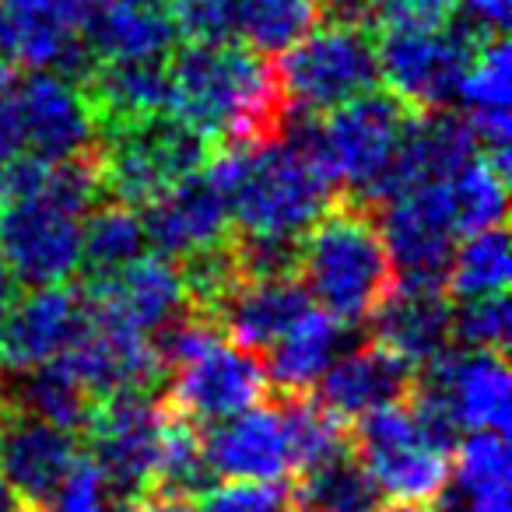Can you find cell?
Masks as SVG:
<instances>
[{"mask_svg":"<svg viewBox=\"0 0 512 512\" xmlns=\"http://www.w3.org/2000/svg\"><path fill=\"white\" fill-rule=\"evenodd\" d=\"M207 169L225 190L239 239L299 242L337 197V183L313 141V116L306 113L285 137L218 148Z\"/></svg>","mask_w":512,"mask_h":512,"instance_id":"1","label":"cell"},{"mask_svg":"<svg viewBox=\"0 0 512 512\" xmlns=\"http://www.w3.org/2000/svg\"><path fill=\"white\" fill-rule=\"evenodd\" d=\"M169 113L214 148L256 144L281 134L288 102L264 53L239 39H190L169 53Z\"/></svg>","mask_w":512,"mask_h":512,"instance_id":"2","label":"cell"},{"mask_svg":"<svg viewBox=\"0 0 512 512\" xmlns=\"http://www.w3.org/2000/svg\"><path fill=\"white\" fill-rule=\"evenodd\" d=\"M295 274L341 323H362L393 285V264L365 204H330L299 239Z\"/></svg>","mask_w":512,"mask_h":512,"instance_id":"3","label":"cell"},{"mask_svg":"<svg viewBox=\"0 0 512 512\" xmlns=\"http://www.w3.org/2000/svg\"><path fill=\"white\" fill-rule=\"evenodd\" d=\"M456 432L446 407L411 386L404 400L358 418L351 449L383 495L435 502L449 488Z\"/></svg>","mask_w":512,"mask_h":512,"instance_id":"4","label":"cell"},{"mask_svg":"<svg viewBox=\"0 0 512 512\" xmlns=\"http://www.w3.org/2000/svg\"><path fill=\"white\" fill-rule=\"evenodd\" d=\"M407 120H411V106L376 88L330 109L323 123H316L313 116L316 151L334 183L344 186L355 204L372 207L390 197Z\"/></svg>","mask_w":512,"mask_h":512,"instance_id":"5","label":"cell"},{"mask_svg":"<svg viewBox=\"0 0 512 512\" xmlns=\"http://www.w3.org/2000/svg\"><path fill=\"white\" fill-rule=\"evenodd\" d=\"M214 144L183 123L176 113H155L123 127L102 130L95 148L102 193L130 207L148 204L172 183L204 169L214 155Z\"/></svg>","mask_w":512,"mask_h":512,"instance_id":"6","label":"cell"},{"mask_svg":"<svg viewBox=\"0 0 512 512\" xmlns=\"http://www.w3.org/2000/svg\"><path fill=\"white\" fill-rule=\"evenodd\" d=\"M274 71L285 102L306 116L330 113L379 85L376 43L369 29L334 22L316 25L288 46Z\"/></svg>","mask_w":512,"mask_h":512,"instance_id":"7","label":"cell"},{"mask_svg":"<svg viewBox=\"0 0 512 512\" xmlns=\"http://www.w3.org/2000/svg\"><path fill=\"white\" fill-rule=\"evenodd\" d=\"M46 169V158H43ZM39 169L32 190L8 197L0 211V253L22 288L64 285L81 264V218L74 207L43 190Z\"/></svg>","mask_w":512,"mask_h":512,"instance_id":"8","label":"cell"},{"mask_svg":"<svg viewBox=\"0 0 512 512\" xmlns=\"http://www.w3.org/2000/svg\"><path fill=\"white\" fill-rule=\"evenodd\" d=\"M481 43L484 36L460 15L446 29H383L376 43L379 81L411 109H446Z\"/></svg>","mask_w":512,"mask_h":512,"instance_id":"9","label":"cell"},{"mask_svg":"<svg viewBox=\"0 0 512 512\" xmlns=\"http://www.w3.org/2000/svg\"><path fill=\"white\" fill-rule=\"evenodd\" d=\"M169 404L151 390H116L92 400L85 432L88 456L99 463L116 495H141L151 484Z\"/></svg>","mask_w":512,"mask_h":512,"instance_id":"10","label":"cell"},{"mask_svg":"<svg viewBox=\"0 0 512 512\" xmlns=\"http://www.w3.org/2000/svg\"><path fill=\"white\" fill-rule=\"evenodd\" d=\"M383 242L397 281L442 285L449 256L460 239L449 179L439 183H414L383 200ZM446 288V285H442Z\"/></svg>","mask_w":512,"mask_h":512,"instance_id":"11","label":"cell"},{"mask_svg":"<svg viewBox=\"0 0 512 512\" xmlns=\"http://www.w3.org/2000/svg\"><path fill=\"white\" fill-rule=\"evenodd\" d=\"M169 372L172 386L165 404L200 425H218V421L260 404L271 390V379H267V369L256 358V351L225 341L221 334L186 362L172 365Z\"/></svg>","mask_w":512,"mask_h":512,"instance_id":"12","label":"cell"},{"mask_svg":"<svg viewBox=\"0 0 512 512\" xmlns=\"http://www.w3.org/2000/svg\"><path fill=\"white\" fill-rule=\"evenodd\" d=\"M99 0H0V57L81 81L92 67L85 22Z\"/></svg>","mask_w":512,"mask_h":512,"instance_id":"13","label":"cell"},{"mask_svg":"<svg viewBox=\"0 0 512 512\" xmlns=\"http://www.w3.org/2000/svg\"><path fill=\"white\" fill-rule=\"evenodd\" d=\"M18 141L25 155L60 162V158L88 155L99 137L92 102L81 81L53 71H32L11 88Z\"/></svg>","mask_w":512,"mask_h":512,"instance_id":"14","label":"cell"},{"mask_svg":"<svg viewBox=\"0 0 512 512\" xmlns=\"http://www.w3.org/2000/svg\"><path fill=\"white\" fill-rule=\"evenodd\" d=\"M414 390L446 407L456 428L467 432H505L512 414V379L505 351L460 348L425 362V376Z\"/></svg>","mask_w":512,"mask_h":512,"instance_id":"15","label":"cell"},{"mask_svg":"<svg viewBox=\"0 0 512 512\" xmlns=\"http://www.w3.org/2000/svg\"><path fill=\"white\" fill-rule=\"evenodd\" d=\"M88 302V316L99 323L134 334L155 337L162 327H169L179 313H186V285L183 274L172 260L151 253L137 256L127 267L102 278H88L81 288Z\"/></svg>","mask_w":512,"mask_h":512,"instance_id":"16","label":"cell"},{"mask_svg":"<svg viewBox=\"0 0 512 512\" xmlns=\"http://www.w3.org/2000/svg\"><path fill=\"white\" fill-rule=\"evenodd\" d=\"M141 211L144 235L165 260L207 253L228 242V228H232L228 197L207 165L151 197L148 204H141Z\"/></svg>","mask_w":512,"mask_h":512,"instance_id":"17","label":"cell"},{"mask_svg":"<svg viewBox=\"0 0 512 512\" xmlns=\"http://www.w3.org/2000/svg\"><path fill=\"white\" fill-rule=\"evenodd\" d=\"M88 323V302L78 288L46 285L18 295L0 316V372L22 376L60 358Z\"/></svg>","mask_w":512,"mask_h":512,"instance_id":"18","label":"cell"},{"mask_svg":"<svg viewBox=\"0 0 512 512\" xmlns=\"http://www.w3.org/2000/svg\"><path fill=\"white\" fill-rule=\"evenodd\" d=\"M78 456L71 428L36 418L22 404H0V470L36 512L46 509Z\"/></svg>","mask_w":512,"mask_h":512,"instance_id":"19","label":"cell"},{"mask_svg":"<svg viewBox=\"0 0 512 512\" xmlns=\"http://www.w3.org/2000/svg\"><path fill=\"white\" fill-rule=\"evenodd\" d=\"M60 362L92 393V400L116 390H155V383L165 376V362L151 337L109 327L92 316Z\"/></svg>","mask_w":512,"mask_h":512,"instance_id":"20","label":"cell"},{"mask_svg":"<svg viewBox=\"0 0 512 512\" xmlns=\"http://www.w3.org/2000/svg\"><path fill=\"white\" fill-rule=\"evenodd\" d=\"M372 341L383 344L411 369L432 362L453 341V306L446 302L442 285L397 281L369 313Z\"/></svg>","mask_w":512,"mask_h":512,"instance_id":"21","label":"cell"},{"mask_svg":"<svg viewBox=\"0 0 512 512\" xmlns=\"http://www.w3.org/2000/svg\"><path fill=\"white\" fill-rule=\"evenodd\" d=\"M204 453L214 477L225 481H281L292 474V446L281 407H246L211 425Z\"/></svg>","mask_w":512,"mask_h":512,"instance_id":"22","label":"cell"},{"mask_svg":"<svg viewBox=\"0 0 512 512\" xmlns=\"http://www.w3.org/2000/svg\"><path fill=\"white\" fill-rule=\"evenodd\" d=\"M316 386H320V404H327L337 418L358 421L379 407L404 400L414 386V369L372 341L365 348L341 351Z\"/></svg>","mask_w":512,"mask_h":512,"instance_id":"23","label":"cell"},{"mask_svg":"<svg viewBox=\"0 0 512 512\" xmlns=\"http://www.w3.org/2000/svg\"><path fill=\"white\" fill-rule=\"evenodd\" d=\"M306 309L309 292L299 274H267V278H242L221 299L211 320L225 327L228 337L242 348L267 351Z\"/></svg>","mask_w":512,"mask_h":512,"instance_id":"24","label":"cell"},{"mask_svg":"<svg viewBox=\"0 0 512 512\" xmlns=\"http://www.w3.org/2000/svg\"><path fill=\"white\" fill-rule=\"evenodd\" d=\"M95 60H169L179 29L165 0H99L85 22Z\"/></svg>","mask_w":512,"mask_h":512,"instance_id":"25","label":"cell"},{"mask_svg":"<svg viewBox=\"0 0 512 512\" xmlns=\"http://www.w3.org/2000/svg\"><path fill=\"white\" fill-rule=\"evenodd\" d=\"M477 148L481 144H477L467 116H453L446 109H418L407 120L390 197L414 183L453 179L477 155Z\"/></svg>","mask_w":512,"mask_h":512,"instance_id":"26","label":"cell"},{"mask_svg":"<svg viewBox=\"0 0 512 512\" xmlns=\"http://www.w3.org/2000/svg\"><path fill=\"white\" fill-rule=\"evenodd\" d=\"M81 88L92 102L99 134L169 109L165 60H95Z\"/></svg>","mask_w":512,"mask_h":512,"instance_id":"27","label":"cell"},{"mask_svg":"<svg viewBox=\"0 0 512 512\" xmlns=\"http://www.w3.org/2000/svg\"><path fill=\"white\" fill-rule=\"evenodd\" d=\"M348 344V323L330 316L327 309L309 306L278 341L267 348V379L281 390V397H302L316 390L323 372Z\"/></svg>","mask_w":512,"mask_h":512,"instance_id":"28","label":"cell"},{"mask_svg":"<svg viewBox=\"0 0 512 512\" xmlns=\"http://www.w3.org/2000/svg\"><path fill=\"white\" fill-rule=\"evenodd\" d=\"M144 246H148V235H144V221L137 214V207L123 204V200L95 204L81 218L78 271H85L88 278L113 274L120 267H127L130 260H137L144 253Z\"/></svg>","mask_w":512,"mask_h":512,"instance_id":"29","label":"cell"},{"mask_svg":"<svg viewBox=\"0 0 512 512\" xmlns=\"http://www.w3.org/2000/svg\"><path fill=\"white\" fill-rule=\"evenodd\" d=\"M320 25V0H232V39L264 57H281Z\"/></svg>","mask_w":512,"mask_h":512,"instance_id":"30","label":"cell"},{"mask_svg":"<svg viewBox=\"0 0 512 512\" xmlns=\"http://www.w3.org/2000/svg\"><path fill=\"white\" fill-rule=\"evenodd\" d=\"M509 281V235H505V225H491L481 232H467V239L453 249L442 285L453 299H477V295L509 292Z\"/></svg>","mask_w":512,"mask_h":512,"instance_id":"31","label":"cell"},{"mask_svg":"<svg viewBox=\"0 0 512 512\" xmlns=\"http://www.w3.org/2000/svg\"><path fill=\"white\" fill-rule=\"evenodd\" d=\"M211 484H214V470L207 463L204 435L197 432V421L183 418V414L169 407L148 488L162 491V495L200 498Z\"/></svg>","mask_w":512,"mask_h":512,"instance_id":"32","label":"cell"},{"mask_svg":"<svg viewBox=\"0 0 512 512\" xmlns=\"http://www.w3.org/2000/svg\"><path fill=\"white\" fill-rule=\"evenodd\" d=\"M379 498L383 491L376 488L369 470L358 463L355 449L323 467L306 470L299 491H295L299 512H376Z\"/></svg>","mask_w":512,"mask_h":512,"instance_id":"33","label":"cell"},{"mask_svg":"<svg viewBox=\"0 0 512 512\" xmlns=\"http://www.w3.org/2000/svg\"><path fill=\"white\" fill-rule=\"evenodd\" d=\"M281 418L288 428V446H292V470H316L337 456L351 453L348 421L337 418L327 404L313 400L309 393L302 397H285Z\"/></svg>","mask_w":512,"mask_h":512,"instance_id":"34","label":"cell"},{"mask_svg":"<svg viewBox=\"0 0 512 512\" xmlns=\"http://www.w3.org/2000/svg\"><path fill=\"white\" fill-rule=\"evenodd\" d=\"M15 404L32 411L36 418H46L60 428L81 432L88 411H92V393L71 376L60 358L39 365V369L22 372V386L15 390Z\"/></svg>","mask_w":512,"mask_h":512,"instance_id":"35","label":"cell"},{"mask_svg":"<svg viewBox=\"0 0 512 512\" xmlns=\"http://www.w3.org/2000/svg\"><path fill=\"white\" fill-rule=\"evenodd\" d=\"M505 190H509V176H505L488 155L477 151V155L449 179L460 235L481 232V228H491V225H505Z\"/></svg>","mask_w":512,"mask_h":512,"instance_id":"36","label":"cell"},{"mask_svg":"<svg viewBox=\"0 0 512 512\" xmlns=\"http://www.w3.org/2000/svg\"><path fill=\"white\" fill-rule=\"evenodd\" d=\"M509 442L505 432H470L453 449L449 463V481L456 484V498H484V495H505L509 491Z\"/></svg>","mask_w":512,"mask_h":512,"instance_id":"37","label":"cell"},{"mask_svg":"<svg viewBox=\"0 0 512 512\" xmlns=\"http://www.w3.org/2000/svg\"><path fill=\"white\" fill-rule=\"evenodd\" d=\"M456 99L463 102L467 116L509 113L512 102V53L505 36H491L470 57L467 71L460 78Z\"/></svg>","mask_w":512,"mask_h":512,"instance_id":"38","label":"cell"},{"mask_svg":"<svg viewBox=\"0 0 512 512\" xmlns=\"http://www.w3.org/2000/svg\"><path fill=\"white\" fill-rule=\"evenodd\" d=\"M512 330V306L509 295H477L460 299V309H453V337L460 348H484L505 351Z\"/></svg>","mask_w":512,"mask_h":512,"instance_id":"39","label":"cell"},{"mask_svg":"<svg viewBox=\"0 0 512 512\" xmlns=\"http://www.w3.org/2000/svg\"><path fill=\"white\" fill-rule=\"evenodd\" d=\"M200 512H299L295 488L281 481H228L207 488Z\"/></svg>","mask_w":512,"mask_h":512,"instance_id":"40","label":"cell"},{"mask_svg":"<svg viewBox=\"0 0 512 512\" xmlns=\"http://www.w3.org/2000/svg\"><path fill=\"white\" fill-rule=\"evenodd\" d=\"M113 502L116 491L109 488L99 463L88 453H81L60 481V488L53 491V498L46 502V512H113Z\"/></svg>","mask_w":512,"mask_h":512,"instance_id":"41","label":"cell"},{"mask_svg":"<svg viewBox=\"0 0 512 512\" xmlns=\"http://www.w3.org/2000/svg\"><path fill=\"white\" fill-rule=\"evenodd\" d=\"M456 18V0H379V29H446Z\"/></svg>","mask_w":512,"mask_h":512,"instance_id":"42","label":"cell"},{"mask_svg":"<svg viewBox=\"0 0 512 512\" xmlns=\"http://www.w3.org/2000/svg\"><path fill=\"white\" fill-rule=\"evenodd\" d=\"M456 15H460L477 36L491 39L509 29L512 0H456Z\"/></svg>","mask_w":512,"mask_h":512,"instance_id":"43","label":"cell"},{"mask_svg":"<svg viewBox=\"0 0 512 512\" xmlns=\"http://www.w3.org/2000/svg\"><path fill=\"white\" fill-rule=\"evenodd\" d=\"M22 155V141H18L15 113H11V92L0 99V162Z\"/></svg>","mask_w":512,"mask_h":512,"instance_id":"44","label":"cell"},{"mask_svg":"<svg viewBox=\"0 0 512 512\" xmlns=\"http://www.w3.org/2000/svg\"><path fill=\"white\" fill-rule=\"evenodd\" d=\"M137 512H200V502L186 495H162V491H155L144 502L137 498Z\"/></svg>","mask_w":512,"mask_h":512,"instance_id":"45","label":"cell"},{"mask_svg":"<svg viewBox=\"0 0 512 512\" xmlns=\"http://www.w3.org/2000/svg\"><path fill=\"white\" fill-rule=\"evenodd\" d=\"M449 512H509V491L505 495H484V498H456Z\"/></svg>","mask_w":512,"mask_h":512,"instance_id":"46","label":"cell"},{"mask_svg":"<svg viewBox=\"0 0 512 512\" xmlns=\"http://www.w3.org/2000/svg\"><path fill=\"white\" fill-rule=\"evenodd\" d=\"M18 295H22V281L15 278L11 264L4 260V253H0V316H4L11 306H15Z\"/></svg>","mask_w":512,"mask_h":512,"instance_id":"47","label":"cell"},{"mask_svg":"<svg viewBox=\"0 0 512 512\" xmlns=\"http://www.w3.org/2000/svg\"><path fill=\"white\" fill-rule=\"evenodd\" d=\"M0 512H36L15 488H11V481L4 477V470H0Z\"/></svg>","mask_w":512,"mask_h":512,"instance_id":"48","label":"cell"},{"mask_svg":"<svg viewBox=\"0 0 512 512\" xmlns=\"http://www.w3.org/2000/svg\"><path fill=\"white\" fill-rule=\"evenodd\" d=\"M376 512H439V509H432L428 502H404V498H393L390 505H379Z\"/></svg>","mask_w":512,"mask_h":512,"instance_id":"49","label":"cell"},{"mask_svg":"<svg viewBox=\"0 0 512 512\" xmlns=\"http://www.w3.org/2000/svg\"><path fill=\"white\" fill-rule=\"evenodd\" d=\"M15 88V71H11V60L8 57H0V99Z\"/></svg>","mask_w":512,"mask_h":512,"instance_id":"50","label":"cell"},{"mask_svg":"<svg viewBox=\"0 0 512 512\" xmlns=\"http://www.w3.org/2000/svg\"><path fill=\"white\" fill-rule=\"evenodd\" d=\"M8 204V183H4V162H0V211Z\"/></svg>","mask_w":512,"mask_h":512,"instance_id":"51","label":"cell"}]
</instances>
